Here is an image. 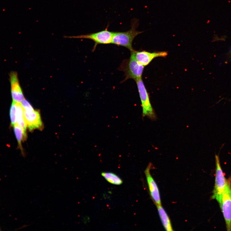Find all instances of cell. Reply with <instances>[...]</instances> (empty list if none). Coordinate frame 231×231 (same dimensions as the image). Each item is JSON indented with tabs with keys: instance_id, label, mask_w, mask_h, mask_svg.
I'll use <instances>...</instances> for the list:
<instances>
[{
	"instance_id": "2",
	"label": "cell",
	"mask_w": 231,
	"mask_h": 231,
	"mask_svg": "<svg viewBox=\"0 0 231 231\" xmlns=\"http://www.w3.org/2000/svg\"><path fill=\"white\" fill-rule=\"evenodd\" d=\"M134 51L131 52L130 59L124 61L120 67V69L125 73V78L123 82L130 79L136 81L142 78L145 67L141 64L135 59Z\"/></svg>"
},
{
	"instance_id": "7",
	"label": "cell",
	"mask_w": 231,
	"mask_h": 231,
	"mask_svg": "<svg viewBox=\"0 0 231 231\" xmlns=\"http://www.w3.org/2000/svg\"><path fill=\"white\" fill-rule=\"evenodd\" d=\"M24 116L27 126L30 130L33 131L37 129L42 130L43 129V125L40 113L38 110H24Z\"/></svg>"
},
{
	"instance_id": "14",
	"label": "cell",
	"mask_w": 231,
	"mask_h": 231,
	"mask_svg": "<svg viewBox=\"0 0 231 231\" xmlns=\"http://www.w3.org/2000/svg\"><path fill=\"white\" fill-rule=\"evenodd\" d=\"M13 127L15 137L18 142L19 146L21 150H22V142L26 140L27 136V134H26L21 127L17 124Z\"/></svg>"
},
{
	"instance_id": "6",
	"label": "cell",
	"mask_w": 231,
	"mask_h": 231,
	"mask_svg": "<svg viewBox=\"0 0 231 231\" xmlns=\"http://www.w3.org/2000/svg\"><path fill=\"white\" fill-rule=\"evenodd\" d=\"M108 26L104 30L96 33L76 36H66L65 37L75 39H86L92 40L95 43L93 51L99 44H108L112 43L113 32L108 29Z\"/></svg>"
},
{
	"instance_id": "1",
	"label": "cell",
	"mask_w": 231,
	"mask_h": 231,
	"mask_svg": "<svg viewBox=\"0 0 231 231\" xmlns=\"http://www.w3.org/2000/svg\"><path fill=\"white\" fill-rule=\"evenodd\" d=\"M139 24V21L134 19L131 21V29L126 31L113 32V36L111 44L118 46L125 47L131 52L134 50L132 47V43L134 38L144 31L137 30Z\"/></svg>"
},
{
	"instance_id": "11",
	"label": "cell",
	"mask_w": 231,
	"mask_h": 231,
	"mask_svg": "<svg viewBox=\"0 0 231 231\" xmlns=\"http://www.w3.org/2000/svg\"><path fill=\"white\" fill-rule=\"evenodd\" d=\"M162 224L166 230L173 231L170 219L161 205L156 204Z\"/></svg>"
},
{
	"instance_id": "9",
	"label": "cell",
	"mask_w": 231,
	"mask_h": 231,
	"mask_svg": "<svg viewBox=\"0 0 231 231\" xmlns=\"http://www.w3.org/2000/svg\"><path fill=\"white\" fill-rule=\"evenodd\" d=\"M135 59L141 64L145 66L148 65L155 58L165 57L168 55L166 52H150L146 51H134Z\"/></svg>"
},
{
	"instance_id": "10",
	"label": "cell",
	"mask_w": 231,
	"mask_h": 231,
	"mask_svg": "<svg viewBox=\"0 0 231 231\" xmlns=\"http://www.w3.org/2000/svg\"><path fill=\"white\" fill-rule=\"evenodd\" d=\"M152 164L150 163L145 171L150 195L156 204L161 205V197L158 187L151 175L150 170Z\"/></svg>"
},
{
	"instance_id": "16",
	"label": "cell",
	"mask_w": 231,
	"mask_h": 231,
	"mask_svg": "<svg viewBox=\"0 0 231 231\" xmlns=\"http://www.w3.org/2000/svg\"><path fill=\"white\" fill-rule=\"evenodd\" d=\"M23 108L24 110H34L30 103L25 99H24L21 102Z\"/></svg>"
},
{
	"instance_id": "4",
	"label": "cell",
	"mask_w": 231,
	"mask_h": 231,
	"mask_svg": "<svg viewBox=\"0 0 231 231\" xmlns=\"http://www.w3.org/2000/svg\"><path fill=\"white\" fill-rule=\"evenodd\" d=\"M136 82L142 103L143 116H147L152 120H155L156 116L150 100L149 94L143 82L142 78Z\"/></svg>"
},
{
	"instance_id": "13",
	"label": "cell",
	"mask_w": 231,
	"mask_h": 231,
	"mask_svg": "<svg viewBox=\"0 0 231 231\" xmlns=\"http://www.w3.org/2000/svg\"><path fill=\"white\" fill-rule=\"evenodd\" d=\"M108 182L111 184L117 185H119L123 183L122 179L116 174L109 172H103L101 174Z\"/></svg>"
},
{
	"instance_id": "3",
	"label": "cell",
	"mask_w": 231,
	"mask_h": 231,
	"mask_svg": "<svg viewBox=\"0 0 231 231\" xmlns=\"http://www.w3.org/2000/svg\"><path fill=\"white\" fill-rule=\"evenodd\" d=\"M216 163V179L215 185L212 198L220 202L222 195L228 184L229 179L227 180L221 166L219 155H215Z\"/></svg>"
},
{
	"instance_id": "12",
	"label": "cell",
	"mask_w": 231,
	"mask_h": 231,
	"mask_svg": "<svg viewBox=\"0 0 231 231\" xmlns=\"http://www.w3.org/2000/svg\"><path fill=\"white\" fill-rule=\"evenodd\" d=\"M17 124L21 127L26 134L27 125L24 116V110L21 103L16 102Z\"/></svg>"
},
{
	"instance_id": "5",
	"label": "cell",
	"mask_w": 231,
	"mask_h": 231,
	"mask_svg": "<svg viewBox=\"0 0 231 231\" xmlns=\"http://www.w3.org/2000/svg\"><path fill=\"white\" fill-rule=\"evenodd\" d=\"M225 220L227 231H231V179L223 192L219 203Z\"/></svg>"
},
{
	"instance_id": "15",
	"label": "cell",
	"mask_w": 231,
	"mask_h": 231,
	"mask_svg": "<svg viewBox=\"0 0 231 231\" xmlns=\"http://www.w3.org/2000/svg\"><path fill=\"white\" fill-rule=\"evenodd\" d=\"M11 125L14 126L17 124V106L16 102L13 101L10 111Z\"/></svg>"
},
{
	"instance_id": "8",
	"label": "cell",
	"mask_w": 231,
	"mask_h": 231,
	"mask_svg": "<svg viewBox=\"0 0 231 231\" xmlns=\"http://www.w3.org/2000/svg\"><path fill=\"white\" fill-rule=\"evenodd\" d=\"M9 76L13 101L21 103L25 98L19 83L18 74L16 72L12 71L10 73Z\"/></svg>"
}]
</instances>
